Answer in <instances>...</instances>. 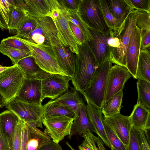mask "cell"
I'll return each instance as SVG.
<instances>
[{
    "instance_id": "obj_1",
    "label": "cell",
    "mask_w": 150,
    "mask_h": 150,
    "mask_svg": "<svg viewBox=\"0 0 150 150\" xmlns=\"http://www.w3.org/2000/svg\"><path fill=\"white\" fill-rule=\"evenodd\" d=\"M76 54L75 72L71 81L74 87L82 94L88 86L98 66L88 42L79 45Z\"/></svg>"
},
{
    "instance_id": "obj_2",
    "label": "cell",
    "mask_w": 150,
    "mask_h": 150,
    "mask_svg": "<svg viewBox=\"0 0 150 150\" xmlns=\"http://www.w3.org/2000/svg\"><path fill=\"white\" fill-rule=\"evenodd\" d=\"M18 38L27 44L31 56L41 69L51 74L70 77L59 65L56 50L50 41L48 43L38 44Z\"/></svg>"
},
{
    "instance_id": "obj_3",
    "label": "cell",
    "mask_w": 150,
    "mask_h": 150,
    "mask_svg": "<svg viewBox=\"0 0 150 150\" xmlns=\"http://www.w3.org/2000/svg\"><path fill=\"white\" fill-rule=\"evenodd\" d=\"M112 66L110 57L98 67L88 86L82 93L85 100L101 109L105 100L108 74Z\"/></svg>"
},
{
    "instance_id": "obj_4",
    "label": "cell",
    "mask_w": 150,
    "mask_h": 150,
    "mask_svg": "<svg viewBox=\"0 0 150 150\" xmlns=\"http://www.w3.org/2000/svg\"><path fill=\"white\" fill-rule=\"evenodd\" d=\"M57 31V38L61 42L74 54H79V45H81L73 33L63 6L57 0L50 17Z\"/></svg>"
},
{
    "instance_id": "obj_5",
    "label": "cell",
    "mask_w": 150,
    "mask_h": 150,
    "mask_svg": "<svg viewBox=\"0 0 150 150\" xmlns=\"http://www.w3.org/2000/svg\"><path fill=\"white\" fill-rule=\"evenodd\" d=\"M137 11L133 9L125 20L121 26L114 30L118 36L120 42L119 47L112 50L110 59L112 63L126 67V54L130 36L136 25Z\"/></svg>"
},
{
    "instance_id": "obj_6",
    "label": "cell",
    "mask_w": 150,
    "mask_h": 150,
    "mask_svg": "<svg viewBox=\"0 0 150 150\" xmlns=\"http://www.w3.org/2000/svg\"><path fill=\"white\" fill-rule=\"evenodd\" d=\"M5 106L20 119L25 122L33 123L37 127L42 128L44 106L42 103H28L15 97L7 102Z\"/></svg>"
},
{
    "instance_id": "obj_7",
    "label": "cell",
    "mask_w": 150,
    "mask_h": 150,
    "mask_svg": "<svg viewBox=\"0 0 150 150\" xmlns=\"http://www.w3.org/2000/svg\"><path fill=\"white\" fill-rule=\"evenodd\" d=\"M25 77L17 65H13L0 73V93L6 103L16 97Z\"/></svg>"
},
{
    "instance_id": "obj_8",
    "label": "cell",
    "mask_w": 150,
    "mask_h": 150,
    "mask_svg": "<svg viewBox=\"0 0 150 150\" xmlns=\"http://www.w3.org/2000/svg\"><path fill=\"white\" fill-rule=\"evenodd\" d=\"M79 10L90 28L103 33L110 30L105 20L99 0H81Z\"/></svg>"
},
{
    "instance_id": "obj_9",
    "label": "cell",
    "mask_w": 150,
    "mask_h": 150,
    "mask_svg": "<svg viewBox=\"0 0 150 150\" xmlns=\"http://www.w3.org/2000/svg\"><path fill=\"white\" fill-rule=\"evenodd\" d=\"M74 119L66 116H53L42 119L44 133L58 144L71 132Z\"/></svg>"
},
{
    "instance_id": "obj_10",
    "label": "cell",
    "mask_w": 150,
    "mask_h": 150,
    "mask_svg": "<svg viewBox=\"0 0 150 150\" xmlns=\"http://www.w3.org/2000/svg\"><path fill=\"white\" fill-rule=\"evenodd\" d=\"M71 79L67 76L52 74L41 80L42 101L45 98L53 100L66 93Z\"/></svg>"
},
{
    "instance_id": "obj_11",
    "label": "cell",
    "mask_w": 150,
    "mask_h": 150,
    "mask_svg": "<svg viewBox=\"0 0 150 150\" xmlns=\"http://www.w3.org/2000/svg\"><path fill=\"white\" fill-rule=\"evenodd\" d=\"M132 76L126 67L117 64L112 66L108 74L104 101L122 90L125 83Z\"/></svg>"
},
{
    "instance_id": "obj_12",
    "label": "cell",
    "mask_w": 150,
    "mask_h": 150,
    "mask_svg": "<svg viewBox=\"0 0 150 150\" xmlns=\"http://www.w3.org/2000/svg\"><path fill=\"white\" fill-rule=\"evenodd\" d=\"M38 18V26L23 39L38 44L48 43L52 38L57 37V32L52 18L45 17Z\"/></svg>"
},
{
    "instance_id": "obj_13",
    "label": "cell",
    "mask_w": 150,
    "mask_h": 150,
    "mask_svg": "<svg viewBox=\"0 0 150 150\" xmlns=\"http://www.w3.org/2000/svg\"><path fill=\"white\" fill-rule=\"evenodd\" d=\"M103 118L127 148L129 143L132 127L129 116L119 113L109 117L103 116Z\"/></svg>"
},
{
    "instance_id": "obj_14",
    "label": "cell",
    "mask_w": 150,
    "mask_h": 150,
    "mask_svg": "<svg viewBox=\"0 0 150 150\" xmlns=\"http://www.w3.org/2000/svg\"><path fill=\"white\" fill-rule=\"evenodd\" d=\"M92 40L87 42L97 61L98 66L110 57L111 50L107 43L110 30L102 32L89 28Z\"/></svg>"
},
{
    "instance_id": "obj_15",
    "label": "cell",
    "mask_w": 150,
    "mask_h": 150,
    "mask_svg": "<svg viewBox=\"0 0 150 150\" xmlns=\"http://www.w3.org/2000/svg\"><path fill=\"white\" fill-rule=\"evenodd\" d=\"M142 39L141 30L135 25L130 36L126 54V68L135 79L141 50Z\"/></svg>"
},
{
    "instance_id": "obj_16",
    "label": "cell",
    "mask_w": 150,
    "mask_h": 150,
    "mask_svg": "<svg viewBox=\"0 0 150 150\" xmlns=\"http://www.w3.org/2000/svg\"><path fill=\"white\" fill-rule=\"evenodd\" d=\"M41 80L24 78L16 98L24 102L32 104L42 103Z\"/></svg>"
},
{
    "instance_id": "obj_17",
    "label": "cell",
    "mask_w": 150,
    "mask_h": 150,
    "mask_svg": "<svg viewBox=\"0 0 150 150\" xmlns=\"http://www.w3.org/2000/svg\"><path fill=\"white\" fill-rule=\"evenodd\" d=\"M50 41L56 50L60 67L66 72L72 79L75 72L76 54L71 52L68 48L65 47L57 37L52 38Z\"/></svg>"
},
{
    "instance_id": "obj_18",
    "label": "cell",
    "mask_w": 150,
    "mask_h": 150,
    "mask_svg": "<svg viewBox=\"0 0 150 150\" xmlns=\"http://www.w3.org/2000/svg\"><path fill=\"white\" fill-rule=\"evenodd\" d=\"M57 1L23 0V6L30 17L35 18L50 17L54 8Z\"/></svg>"
},
{
    "instance_id": "obj_19",
    "label": "cell",
    "mask_w": 150,
    "mask_h": 150,
    "mask_svg": "<svg viewBox=\"0 0 150 150\" xmlns=\"http://www.w3.org/2000/svg\"><path fill=\"white\" fill-rule=\"evenodd\" d=\"M87 102L86 110L88 118L95 131V133L104 144L111 148L112 146L106 135L103 122V116L101 109L88 100Z\"/></svg>"
},
{
    "instance_id": "obj_20",
    "label": "cell",
    "mask_w": 150,
    "mask_h": 150,
    "mask_svg": "<svg viewBox=\"0 0 150 150\" xmlns=\"http://www.w3.org/2000/svg\"><path fill=\"white\" fill-rule=\"evenodd\" d=\"M17 65L27 79L40 80L52 75L41 69L31 55L25 57L19 61Z\"/></svg>"
},
{
    "instance_id": "obj_21",
    "label": "cell",
    "mask_w": 150,
    "mask_h": 150,
    "mask_svg": "<svg viewBox=\"0 0 150 150\" xmlns=\"http://www.w3.org/2000/svg\"><path fill=\"white\" fill-rule=\"evenodd\" d=\"M26 122L28 129L26 150H39L51 141V138L38 129L34 124Z\"/></svg>"
},
{
    "instance_id": "obj_22",
    "label": "cell",
    "mask_w": 150,
    "mask_h": 150,
    "mask_svg": "<svg viewBox=\"0 0 150 150\" xmlns=\"http://www.w3.org/2000/svg\"><path fill=\"white\" fill-rule=\"evenodd\" d=\"M85 103L81 106L80 110L74 119L71 132L68 136L70 139L74 135L82 136L87 130L95 132L87 115Z\"/></svg>"
},
{
    "instance_id": "obj_23",
    "label": "cell",
    "mask_w": 150,
    "mask_h": 150,
    "mask_svg": "<svg viewBox=\"0 0 150 150\" xmlns=\"http://www.w3.org/2000/svg\"><path fill=\"white\" fill-rule=\"evenodd\" d=\"M52 100L69 108L75 113L76 115L82 105L85 103L79 92L74 87H71L66 93Z\"/></svg>"
},
{
    "instance_id": "obj_24",
    "label": "cell",
    "mask_w": 150,
    "mask_h": 150,
    "mask_svg": "<svg viewBox=\"0 0 150 150\" xmlns=\"http://www.w3.org/2000/svg\"><path fill=\"white\" fill-rule=\"evenodd\" d=\"M107 1L113 17L122 21L134 9L130 0H107Z\"/></svg>"
},
{
    "instance_id": "obj_25",
    "label": "cell",
    "mask_w": 150,
    "mask_h": 150,
    "mask_svg": "<svg viewBox=\"0 0 150 150\" xmlns=\"http://www.w3.org/2000/svg\"><path fill=\"white\" fill-rule=\"evenodd\" d=\"M20 119L9 110L4 111L0 114V129L7 137L9 145L14 129Z\"/></svg>"
},
{
    "instance_id": "obj_26",
    "label": "cell",
    "mask_w": 150,
    "mask_h": 150,
    "mask_svg": "<svg viewBox=\"0 0 150 150\" xmlns=\"http://www.w3.org/2000/svg\"><path fill=\"white\" fill-rule=\"evenodd\" d=\"M136 79L150 82V48L140 50Z\"/></svg>"
},
{
    "instance_id": "obj_27",
    "label": "cell",
    "mask_w": 150,
    "mask_h": 150,
    "mask_svg": "<svg viewBox=\"0 0 150 150\" xmlns=\"http://www.w3.org/2000/svg\"><path fill=\"white\" fill-rule=\"evenodd\" d=\"M17 2V6L11 11L9 16L7 29L11 34H16L19 25L29 16L23 6V0Z\"/></svg>"
},
{
    "instance_id": "obj_28",
    "label": "cell",
    "mask_w": 150,
    "mask_h": 150,
    "mask_svg": "<svg viewBox=\"0 0 150 150\" xmlns=\"http://www.w3.org/2000/svg\"><path fill=\"white\" fill-rule=\"evenodd\" d=\"M150 116V110L141 104L137 103L129 117L133 127L138 130H142Z\"/></svg>"
},
{
    "instance_id": "obj_29",
    "label": "cell",
    "mask_w": 150,
    "mask_h": 150,
    "mask_svg": "<svg viewBox=\"0 0 150 150\" xmlns=\"http://www.w3.org/2000/svg\"><path fill=\"white\" fill-rule=\"evenodd\" d=\"M44 106L43 118L50 116H66L74 119L76 116L75 113L69 108L56 103L52 100L48 101Z\"/></svg>"
},
{
    "instance_id": "obj_30",
    "label": "cell",
    "mask_w": 150,
    "mask_h": 150,
    "mask_svg": "<svg viewBox=\"0 0 150 150\" xmlns=\"http://www.w3.org/2000/svg\"><path fill=\"white\" fill-rule=\"evenodd\" d=\"M123 94L122 90L121 91L104 102L101 108L104 116L109 117L120 113Z\"/></svg>"
},
{
    "instance_id": "obj_31",
    "label": "cell",
    "mask_w": 150,
    "mask_h": 150,
    "mask_svg": "<svg viewBox=\"0 0 150 150\" xmlns=\"http://www.w3.org/2000/svg\"><path fill=\"white\" fill-rule=\"evenodd\" d=\"M63 7L69 21L72 22L79 28L84 34L87 41H90L92 38L89 30V27L83 19L79 9L74 10Z\"/></svg>"
},
{
    "instance_id": "obj_32",
    "label": "cell",
    "mask_w": 150,
    "mask_h": 150,
    "mask_svg": "<svg viewBox=\"0 0 150 150\" xmlns=\"http://www.w3.org/2000/svg\"><path fill=\"white\" fill-rule=\"evenodd\" d=\"M82 136L84 139L78 146L79 150H107L101 139L89 130L84 132Z\"/></svg>"
},
{
    "instance_id": "obj_33",
    "label": "cell",
    "mask_w": 150,
    "mask_h": 150,
    "mask_svg": "<svg viewBox=\"0 0 150 150\" xmlns=\"http://www.w3.org/2000/svg\"><path fill=\"white\" fill-rule=\"evenodd\" d=\"M138 92L137 103L140 104L150 109V82L138 79L137 82Z\"/></svg>"
},
{
    "instance_id": "obj_34",
    "label": "cell",
    "mask_w": 150,
    "mask_h": 150,
    "mask_svg": "<svg viewBox=\"0 0 150 150\" xmlns=\"http://www.w3.org/2000/svg\"><path fill=\"white\" fill-rule=\"evenodd\" d=\"M38 18L28 16L19 25L15 36L22 39L26 38L38 26Z\"/></svg>"
},
{
    "instance_id": "obj_35",
    "label": "cell",
    "mask_w": 150,
    "mask_h": 150,
    "mask_svg": "<svg viewBox=\"0 0 150 150\" xmlns=\"http://www.w3.org/2000/svg\"><path fill=\"white\" fill-rule=\"evenodd\" d=\"M0 52L8 57L13 65H17L20 60L31 55L30 51H23L13 48L1 43H0Z\"/></svg>"
},
{
    "instance_id": "obj_36",
    "label": "cell",
    "mask_w": 150,
    "mask_h": 150,
    "mask_svg": "<svg viewBox=\"0 0 150 150\" xmlns=\"http://www.w3.org/2000/svg\"><path fill=\"white\" fill-rule=\"evenodd\" d=\"M105 20L109 28L115 30L119 28L124 21L115 19L111 13L107 0H99Z\"/></svg>"
},
{
    "instance_id": "obj_37",
    "label": "cell",
    "mask_w": 150,
    "mask_h": 150,
    "mask_svg": "<svg viewBox=\"0 0 150 150\" xmlns=\"http://www.w3.org/2000/svg\"><path fill=\"white\" fill-rule=\"evenodd\" d=\"M136 25L141 31L142 36L150 32V12L137 10Z\"/></svg>"
},
{
    "instance_id": "obj_38",
    "label": "cell",
    "mask_w": 150,
    "mask_h": 150,
    "mask_svg": "<svg viewBox=\"0 0 150 150\" xmlns=\"http://www.w3.org/2000/svg\"><path fill=\"white\" fill-rule=\"evenodd\" d=\"M24 122V120L20 119L16 126L10 144V150H20L22 128Z\"/></svg>"
},
{
    "instance_id": "obj_39",
    "label": "cell",
    "mask_w": 150,
    "mask_h": 150,
    "mask_svg": "<svg viewBox=\"0 0 150 150\" xmlns=\"http://www.w3.org/2000/svg\"><path fill=\"white\" fill-rule=\"evenodd\" d=\"M1 43L13 48L23 51H30L27 44L15 35L3 39Z\"/></svg>"
},
{
    "instance_id": "obj_40",
    "label": "cell",
    "mask_w": 150,
    "mask_h": 150,
    "mask_svg": "<svg viewBox=\"0 0 150 150\" xmlns=\"http://www.w3.org/2000/svg\"><path fill=\"white\" fill-rule=\"evenodd\" d=\"M17 4L16 0H0V12L7 25L11 13Z\"/></svg>"
},
{
    "instance_id": "obj_41",
    "label": "cell",
    "mask_w": 150,
    "mask_h": 150,
    "mask_svg": "<svg viewBox=\"0 0 150 150\" xmlns=\"http://www.w3.org/2000/svg\"><path fill=\"white\" fill-rule=\"evenodd\" d=\"M134 9L150 12V0H130Z\"/></svg>"
},
{
    "instance_id": "obj_42",
    "label": "cell",
    "mask_w": 150,
    "mask_h": 150,
    "mask_svg": "<svg viewBox=\"0 0 150 150\" xmlns=\"http://www.w3.org/2000/svg\"><path fill=\"white\" fill-rule=\"evenodd\" d=\"M108 45L111 50L116 49L120 45L119 38L115 31L110 29V35L107 40Z\"/></svg>"
},
{
    "instance_id": "obj_43",
    "label": "cell",
    "mask_w": 150,
    "mask_h": 150,
    "mask_svg": "<svg viewBox=\"0 0 150 150\" xmlns=\"http://www.w3.org/2000/svg\"><path fill=\"white\" fill-rule=\"evenodd\" d=\"M127 150H140L138 139L137 130L132 127Z\"/></svg>"
},
{
    "instance_id": "obj_44",
    "label": "cell",
    "mask_w": 150,
    "mask_h": 150,
    "mask_svg": "<svg viewBox=\"0 0 150 150\" xmlns=\"http://www.w3.org/2000/svg\"><path fill=\"white\" fill-rule=\"evenodd\" d=\"M137 136L140 150H150L149 141L144 132L141 129L138 130Z\"/></svg>"
},
{
    "instance_id": "obj_45",
    "label": "cell",
    "mask_w": 150,
    "mask_h": 150,
    "mask_svg": "<svg viewBox=\"0 0 150 150\" xmlns=\"http://www.w3.org/2000/svg\"><path fill=\"white\" fill-rule=\"evenodd\" d=\"M69 23L73 33L81 44L86 42V39L81 30L72 22L69 21Z\"/></svg>"
},
{
    "instance_id": "obj_46",
    "label": "cell",
    "mask_w": 150,
    "mask_h": 150,
    "mask_svg": "<svg viewBox=\"0 0 150 150\" xmlns=\"http://www.w3.org/2000/svg\"><path fill=\"white\" fill-rule=\"evenodd\" d=\"M59 3L67 8L77 10L79 9L81 0H60Z\"/></svg>"
},
{
    "instance_id": "obj_47",
    "label": "cell",
    "mask_w": 150,
    "mask_h": 150,
    "mask_svg": "<svg viewBox=\"0 0 150 150\" xmlns=\"http://www.w3.org/2000/svg\"><path fill=\"white\" fill-rule=\"evenodd\" d=\"M28 129L26 122L24 121L22 130L20 150H26L27 138Z\"/></svg>"
},
{
    "instance_id": "obj_48",
    "label": "cell",
    "mask_w": 150,
    "mask_h": 150,
    "mask_svg": "<svg viewBox=\"0 0 150 150\" xmlns=\"http://www.w3.org/2000/svg\"><path fill=\"white\" fill-rule=\"evenodd\" d=\"M0 150H10L9 144L7 138L0 129Z\"/></svg>"
},
{
    "instance_id": "obj_49",
    "label": "cell",
    "mask_w": 150,
    "mask_h": 150,
    "mask_svg": "<svg viewBox=\"0 0 150 150\" xmlns=\"http://www.w3.org/2000/svg\"><path fill=\"white\" fill-rule=\"evenodd\" d=\"M141 50L150 48V32L142 36Z\"/></svg>"
},
{
    "instance_id": "obj_50",
    "label": "cell",
    "mask_w": 150,
    "mask_h": 150,
    "mask_svg": "<svg viewBox=\"0 0 150 150\" xmlns=\"http://www.w3.org/2000/svg\"><path fill=\"white\" fill-rule=\"evenodd\" d=\"M39 150H62L61 146L52 140L40 148Z\"/></svg>"
},
{
    "instance_id": "obj_51",
    "label": "cell",
    "mask_w": 150,
    "mask_h": 150,
    "mask_svg": "<svg viewBox=\"0 0 150 150\" xmlns=\"http://www.w3.org/2000/svg\"><path fill=\"white\" fill-rule=\"evenodd\" d=\"M0 28L2 30L7 29L8 27L2 14L0 12Z\"/></svg>"
},
{
    "instance_id": "obj_52",
    "label": "cell",
    "mask_w": 150,
    "mask_h": 150,
    "mask_svg": "<svg viewBox=\"0 0 150 150\" xmlns=\"http://www.w3.org/2000/svg\"><path fill=\"white\" fill-rule=\"evenodd\" d=\"M6 103V102L5 98L0 93V108L5 106Z\"/></svg>"
},
{
    "instance_id": "obj_53",
    "label": "cell",
    "mask_w": 150,
    "mask_h": 150,
    "mask_svg": "<svg viewBox=\"0 0 150 150\" xmlns=\"http://www.w3.org/2000/svg\"><path fill=\"white\" fill-rule=\"evenodd\" d=\"M9 67L4 66L0 65V73L8 68Z\"/></svg>"
},
{
    "instance_id": "obj_54",
    "label": "cell",
    "mask_w": 150,
    "mask_h": 150,
    "mask_svg": "<svg viewBox=\"0 0 150 150\" xmlns=\"http://www.w3.org/2000/svg\"><path fill=\"white\" fill-rule=\"evenodd\" d=\"M66 144L67 146L70 148L71 150H74V149L71 146L68 142H66Z\"/></svg>"
}]
</instances>
